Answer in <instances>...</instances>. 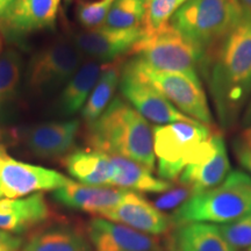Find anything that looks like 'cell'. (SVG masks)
<instances>
[{
	"label": "cell",
	"mask_w": 251,
	"mask_h": 251,
	"mask_svg": "<svg viewBox=\"0 0 251 251\" xmlns=\"http://www.w3.org/2000/svg\"><path fill=\"white\" fill-rule=\"evenodd\" d=\"M222 129L237 124L251 96V8L200 65Z\"/></svg>",
	"instance_id": "1"
},
{
	"label": "cell",
	"mask_w": 251,
	"mask_h": 251,
	"mask_svg": "<svg viewBox=\"0 0 251 251\" xmlns=\"http://www.w3.org/2000/svg\"><path fill=\"white\" fill-rule=\"evenodd\" d=\"M85 141L94 150L126 157L155 170L152 128L120 97H115L97 120L87 124Z\"/></svg>",
	"instance_id": "2"
},
{
	"label": "cell",
	"mask_w": 251,
	"mask_h": 251,
	"mask_svg": "<svg viewBox=\"0 0 251 251\" xmlns=\"http://www.w3.org/2000/svg\"><path fill=\"white\" fill-rule=\"evenodd\" d=\"M251 214V176L231 171L218 186L194 194L170 216L172 227L194 222L229 224Z\"/></svg>",
	"instance_id": "3"
},
{
	"label": "cell",
	"mask_w": 251,
	"mask_h": 251,
	"mask_svg": "<svg viewBox=\"0 0 251 251\" xmlns=\"http://www.w3.org/2000/svg\"><path fill=\"white\" fill-rule=\"evenodd\" d=\"M242 9L237 0H186L170 25L196 48L202 63L228 36Z\"/></svg>",
	"instance_id": "4"
},
{
	"label": "cell",
	"mask_w": 251,
	"mask_h": 251,
	"mask_svg": "<svg viewBox=\"0 0 251 251\" xmlns=\"http://www.w3.org/2000/svg\"><path fill=\"white\" fill-rule=\"evenodd\" d=\"M209 126L191 122L157 125L152 128L153 152L158 159L161 179L174 181L187 165L201 152L203 144L212 136Z\"/></svg>",
	"instance_id": "5"
},
{
	"label": "cell",
	"mask_w": 251,
	"mask_h": 251,
	"mask_svg": "<svg viewBox=\"0 0 251 251\" xmlns=\"http://www.w3.org/2000/svg\"><path fill=\"white\" fill-rule=\"evenodd\" d=\"M131 52L155 70L200 80V58L196 48L171 25L152 35H144Z\"/></svg>",
	"instance_id": "6"
},
{
	"label": "cell",
	"mask_w": 251,
	"mask_h": 251,
	"mask_svg": "<svg viewBox=\"0 0 251 251\" xmlns=\"http://www.w3.org/2000/svg\"><path fill=\"white\" fill-rule=\"evenodd\" d=\"M127 65L137 76L162 93L178 111L211 127L213 117L201 80H196L180 74L155 70L136 57L130 59Z\"/></svg>",
	"instance_id": "7"
},
{
	"label": "cell",
	"mask_w": 251,
	"mask_h": 251,
	"mask_svg": "<svg viewBox=\"0 0 251 251\" xmlns=\"http://www.w3.org/2000/svg\"><path fill=\"white\" fill-rule=\"evenodd\" d=\"M83 54L74 43L58 40L33 56L28 65L27 83L35 92L56 90L71 79L81 65Z\"/></svg>",
	"instance_id": "8"
},
{
	"label": "cell",
	"mask_w": 251,
	"mask_h": 251,
	"mask_svg": "<svg viewBox=\"0 0 251 251\" xmlns=\"http://www.w3.org/2000/svg\"><path fill=\"white\" fill-rule=\"evenodd\" d=\"M69 180L55 170L9 157L0 158V199H19L40 191H55Z\"/></svg>",
	"instance_id": "9"
},
{
	"label": "cell",
	"mask_w": 251,
	"mask_h": 251,
	"mask_svg": "<svg viewBox=\"0 0 251 251\" xmlns=\"http://www.w3.org/2000/svg\"><path fill=\"white\" fill-rule=\"evenodd\" d=\"M120 90L122 96L146 120L157 125H168L179 121L200 124L178 111L177 107H175L162 93L137 76L127 64L121 71Z\"/></svg>",
	"instance_id": "10"
},
{
	"label": "cell",
	"mask_w": 251,
	"mask_h": 251,
	"mask_svg": "<svg viewBox=\"0 0 251 251\" xmlns=\"http://www.w3.org/2000/svg\"><path fill=\"white\" fill-rule=\"evenodd\" d=\"M229 174L230 162L224 137L220 133H213L201 155L181 172L179 181L190 188L194 196L218 186Z\"/></svg>",
	"instance_id": "11"
},
{
	"label": "cell",
	"mask_w": 251,
	"mask_h": 251,
	"mask_svg": "<svg viewBox=\"0 0 251 251\" xmlns=\"http://www.w3.org/2000/svg\"><path fill=\"white\" fill-rule=\"evenodd\" d=\"M143 36V27L130 29H109L100 27L74 34L72 43L81 54L90 56L94 61L111 63L131 51Z\"/></svg>",
	"instance_id": "12"
},
{
	"label": "cell",
	"mask_w": 251,
	"mask_h": 251,
	"mask_svg": "<svg viewBox=\"0 0 251 251\" xmlns=\"http://www.w3.org/2000/svg\"><path fill=\"white\" fill-rule=\"evenodd\" d=\"M87 236L94 251H162L156 237L103 218L90 220Z\"/></svg>",
	"instance_id": "13"
},
{
	"label": "cell",
	"mask_w": 251,
	"mask_h": 251,
	"mask_svg": "<svg viewBox=\"0 0 251 251\" xmlns=\"http://www.w3.org/2000/svg\"><path fill=\"white\" fill-rule=\"evenodd\" d=\"M59 4L61 0H17L0 19V29L7 37L18 39L52 28Z\"/></svg>",
	"instance_id": "14"
},
{
	"label": "cell",
	"mask_w": 251,
	"mask_h": 251,
	"mask_svg": "<svg viewBox=\"0 0 251 251\" xmlns=\"http://www.w3.org/2000/svg\"><path fill=\"white\" fill-rule=\"evenodd\" d=\"M100 218L125 225L151 236L165 234L171 227L170 218L133 191H128L117 206L103 213Z\"/></svg>",
	"instance_id": "15"
},
{
	"label": "cell",
	"mask_w": 251,
	"mask_h": 251,
	"mask_svg": "<svg viewBox=\"0 0 251 251\" xmlns=\"http://www.w3.org/2000/svg\"><path fill=\"white\" fill-rule=\"evenodd\" d=\"M128 190L114 186H93L69 180L52 192L56 201L69 208L101 216L124 199Z\"/></svg>",
	"instance_id": "16"
},
{
	"label": "cell",
	"mask_w": 251,
	"mask_h": 251,
	"mask_svg": "<svg viewBox=\"0 0 251 251\" xmlns=\"http://www.w3.org/2000/svg\"><path fill=\"white\" fill-rule=\"evenodd\" d=\"M79 130V121L47 122L25 131L26 147L43 159H56L70 153Z\"/></svg>",
	"instance_id": "17"
},
{
	"label": "cell",
	"mask_w": 251,
	"mask_h": 251,
	"mask_svg": "<svg viewBox=\"0 0 251 251\" xmlns=\"http://www.w3.org/2000/svg\"><path fill=\"white\" fill-rule=\"evenodd\" d=\"M52 216L43 193H34L23 199H0V229L13 234L43 225Z\"/></svg>",
	"instance_id": "18"
},
{
	"label": "cell",
	"mask_w": 251,
	"mask_h": 251,
	"mask_svg": "<svg viewBox=\"0 0 251 251\" xmlns=\"http://www.w3.org/2000/svg\"><path fill=\"white\" fill-rule=\"evenodd\" d=\"M64 166L79 183L93 186H112L114 165L107 153L94 149L75 150L65 156Z\"/></svg>",
	"instance_id": "19"
},
{
	"label": "cell",
	"mask_w": 251,
	"mask_h": 251,
	"mask_svg": "<svg viewBox=\"0 0 251 251\" xmlns=\"http://www.w3.org/2000/svg\"><path fill=\"white\" fill-rule=\"evenodd\" d=\"M107 64L90 61L80 65L76 74L65 84L58 98L57 109L62 115H72L84 107Z\"/></svg>",
	"instance_id": "20"
},
{
	"label": "cell",
	"mask_w": 251,
	"mask_h": 251,
	"mask_svg": "<svg viewBox=\"0 0 251 251\" xmlns=\"http://www.w3.org/2000/svg\"><path fill=\"white\" fill-rule=\"evenodd\" d=\"M21 251H92L90 240L69 225L41 228L28 237Z\"/></svg>",
	"instance_id": "21"
},
{
	"label": "cell",
	"mask_w": 251,
	"mask_h": 251,
	"mask_svg": "<svg viewBox=\"0 0 251 251\" xmlns=\"http://www.w3.org/2000/svg\"><path fill=\"white\" fill-rule=\"evenodd\" d=\"M109 157L115 169L112 186L150 193L166 192L174 187L170 181L153 177L151 171L133 159L117 155H109Z\"/></svg>",
	"instance_id": "22"
},
{
	"label": "cell",
	"mask_w": 251,
	"mask_h": 251,
	"mask_svg": "<svg viewBox=\"0 0 251 251\" xmlns=\"http://www.w3.org/2000/svg\"><path fill=\"white\" fill-rule=\"evenodd\" d=\"M174 244L186 251H236L225 240L218 226L203 222L181 226Z\"/></svg>",
	"instance_id": "23"
},
{
	"label": "cell",
	"mask_w": 251,
	"mask_h": 251,
	"mask_svg": "<svg viewBox=\"0 0 251 251\" xmlns=\"http://www.w3.org/2000/svg\"><path fill=\"white\" fill-rule=\"evenodd\" d=\"M121 71L120 59L108 63L107 67L102 71L101 76L97 81L81 111V118L86 121V124L97 120L107 108L109 102L112 101L113 94L120 83Z\"/></svg>",
	"instance_id": "24"
},
{
	"label": "cell",
	"mask_w": 251,
	"mask_h": 251,
	"mask_svg": "<svg viewBox=\"0 0 251 251\" xmlns=\"http://www.w3.org/2000/svg\"><path fill=\"white\" fill-rule=\"evenodd\" d=\"M146 4L142 0H114L102 27L109 29H130L142 27Z\"/></svg>",
	"instance_id": "25"
},
{
	"label": "cell",
	"mask_w": 251,
	"mask_h": 251,
	"mask_svg": "<svg viewBox=\"0 0 251 251\" xmlns=\"http://www.w3.org/2000/svg\"><path fill=\"white\" fill-rule=\"evenodd\" d=\"M186 0H149L143 20L144 35H152L170 25L176 12Z\"/></svg>",
	"instance_id": "26"
},
{
	"label": "cell",
	"mask_w": 251,
	"mask_h": 251,
	"mask_svg": "<svg viewBox=\"0 0 251 251\" xmlns=\"http://www.w3.org/2000/svg\"><path fill=\"white\" fill-rule=\"evenodd\" d=\"M23 62L18 51L8 49L0 55V106L7 102L17 91Z\"/></svg>",
	"instance_id": "27"
},
{
	"label": "cell",
	"mask_w": 251,
	"mask_h": 251,
	"mask_svg": "<svg viewBox=\"0 0 251 251\" xmlns=\"http://www.w3.org/2000/svg\"><path fill=\"white\" fill-rule=\"evenodd\" d=\"M111 0H97V1H79L77 6V18L87 30L102 27L106 17L111 8Z\"/></svg>",
	"instance_id": "28"
},
{
	"label": "cell",
	"mask_w": 251,
	"mask_h": 251,
	"mask_svg": "<svg viewBox=\"0 0 251 251\" xmlns=\"http://www.w3.org/2000/svg\"><path fill=\"white\" fill-rule=\"evenodd\" d=\"M218 227L225 240L235 250L251 248V214Z\"/></svg>",
	"instance_id": "29"
},
{
	"label": "cell",
	"mask_w": 251,
	"mask_h": 251,
	"mask_svg": "<svg viewBox=\"0 0 251 251\" xmlns=\"http://www.w3.org/2000/svg\"><path fill=\"white\" fill-rule=\"evenodd\" d=\"M193 196L192 191L190 188L184 186L172 187L169 191L158 198L155 201V206L159 211H166V209H172L176 207H180L185 201H187L191 197Z\"/></svg>",
	"instance_id": "30"
},
{
	"label": "cell",
	"mask_w": 251,
	"mask_h": 251,
	"mask_svg": "<svg viewBox=\"0 0 251 251\" xmlns=\"http://www.w3.org/2000/svg\"><path fill=\"white\" fill-rule=\"evenodd\" d=\"M23 244V237L0 229V251H19Z\"/></svg>",
	"instance_id": "31"
},
{
	"label": "cell",
	"mask_w": 251,
	"mask_h": 251,
	"mask_svg": "<svg viewBox=\"0 0 251 251\" xmlns=\"http://www.w3.org/2000/svg\"><path fill=\"white\" fill-rule=\"evenodd\" d=\"M234 152L236 156L237 162L240 165L251 175V147L243 146L235 141L234 142Z\"/></svg>",
	"instance_id": "32"
},
{
	"label": "cell",
	"mask_w": 251,
	"mask_h": 251,
	"mask_svg": "<svg viewBox=\"0 0 251 251\" xmlns=\"http://www.w3.org/2000/svg\"><path fill=\"white\" fill-rule=\"evenodd\" d=\"M236 142L243 144V146L251 147V127L246 128L243 133L240 135V137L236 140Z\"/></svg>",
	"instance_id": "33"
},
{
	"label": "cell",
	"mask_w": 251,
	"mask_h": 251,
	"mask_svg": "<svg viewBox=\"0 0 251 251\" xmlns=\"http://www.w3.org/2000/svg\"><path fill=\"white\" fill-rule=\"evenodd\" d=\"M246 112H244L243 114V119H242V127L244 128H249L251 127V98L249 100V102H248L247 107H246Z\"/></svg>",
	"instance_id": "34"
},
{
	"label": "cell",
	"mask_w": 251,
	"mask_h": 251,
	"mask_svg": "<svg viewBox=\"0 0 251 251\" xmlns=\"http://www.w3.org/2000/svg\"><path fill=\"white\" fill-rule=\"evenodd\" d=\"M17 0H0V19L7 13L8 9L13 6Z\"/></svg>",
	"instance_id": "35"
},
{
	"label": "cell",
	"mask_w": 251,
	"mask_h": 251,
	"mask_svg": "<svg viewBox=\"0 0 251 251\" xmlns=\"http://www.w3.org/2000/svg\"><path fill=\"white\" fill-rule=\"evenodd\" d=\"M0 139H1V136H0ZM6 157H8L7 151H6L4 144L0 142V158H6Z\"/></svg>",
	"instance_id": "36"
},
{
	"label": "cell",
	"mask_w": 251,
	"mask_h": 251,
	"mask_svg": "<svg viewBox=\"0 0 251 251\" xmlns=\"http://www.w3.org/2000/svg\"><path fill=\"white\" fill-rule=\"evenodd\" d=\"M241 5L244 6V7L251 8V0H237Z\"/></svg>",
	"instance_id": "37"
},
{
	"label": "cell",
	"mask_w": 251,
	"mask_h": 251,
	"mask_svg": "<svg viewBox=\"0 0 251 251\" xmlns=\"http://www.w3.org/2000/svg\"><path fill=\"white\" fill-rule=\"evenodd\" d=\"M172 251H186V250L181 249L180 247H178V246H175V244H174V248H172Z\"/></svg>",
	"instance_id": "38"
},
{
	"label": "cell",
	"mask_w": 251,
	"mask_h": 251,
	"mask_svg": "<svg viewBox=\"0 0 251 251\" xmlns=\"http://www.w3.org/2000/svg\"><path fill=\"white\" fill-rule=\"evenodd\" d=\"M111 1H114V0H111ZM142 1L144 2V4H146V5H147V2H148V1H149V0H142Z\"/></svg>",
	"instance_id": "39"
},
{
	"label": "cell",
	"mask_w": 251,
	"mask_h": 251,
	"mask_svg": "<svg viewBox=\"0 0 251 251\" xmlns=\"http://www.w3.org/2000/svg\"><path fill=\"white\" fill-rule=\"evenodd\" d=\"M71 1H72V0H65V2H67V4H70Z\"/></svg>",
	"instance_id": "40"
},
{
	"label": "cell",
	"mask_w": 251,
	"mask_h": 251,
	"mask_svg": "<svg viewBox=\"0 0 251 251\" xmlns=\"http://www.w3.org/2000/svg\"><path fill=\"white\" fill-rule=\"evenodd\" d=\"M0 48H1V41H0Z\"/></svg>",
	"instance_id": "41"
},
{
	"label": "cell",
	"mask_w": 251,
	"mask_h": 251,
	"mask_svg": "<svg viewBox=\"0 0 251 251\" xmlns=\"http://www.w3.org/2000/svg\"><path fill=\"white\" fill-rule=\"evenodd\" d=\"M250 251H251V248H250Z\"/></svg>",
	"instance_id": "42"
}]
</instances>
